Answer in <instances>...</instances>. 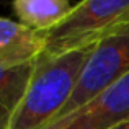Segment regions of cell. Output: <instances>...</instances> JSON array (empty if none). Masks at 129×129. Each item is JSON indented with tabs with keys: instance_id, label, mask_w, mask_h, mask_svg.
I'll return each instance as SVG.
<instances>
[{
	"instance_id": "cell-1",
	"label": "cell",
	"mask_w": 129,
	"mask_h": 129,
	"mask_svg": "<svg viewBox=\"0 0 129 129\" xmlns=\"http://www.w3.org/2000/svg\"><path fill=\"white\" fill-rule=\"evenodd\" d=\"M95 46L39 57L7 129H43L52 123L70 100Z\"/></svg>"
},
{
	"instance_id": "cell-2",
	"label": "cell",
	"mask_w": 129,
	"mask_h": 129,
	"mask_svg": "<svg viewBox=\"0 0 129 129\" xmlns=\"http://www.w3.org/2000/svg\"><path fill=\"white\" fill-rule=\"evenodd\" d=\"M129 26V0H82L56 28L39 33L43 56L93 46Z\"/></svg>"
},
{
	"instance_id": "cell-3",
	"label": "cell",
	"mask_w": 129,
	"mask_h": 129,
	"mask_svg": "<svg viewBox=\"0 0 129 129\" xmlns=\"http://www.w3.org/2000/svg\"><path fill=\"white\" fill-rule=\"evenodd\" d=\"M129 74V26L105 38L93 47L82 75L66 108L56 118L66 116L95 98ZM54 119V121H56Z\"/></svg>"
},
{
	"instance_id": "cell-4",
	"label": "cell",
	"mask_w": 129,
	"mask_h": 129,
	"mask_svg": "<svg viewBox=\"0 0 129 129\" xmlns=\"http://www.w3.org/2000/svg\"><path fill=\"white\" fill-rule=\"evenodd\" d=\"M129 121V74L43 129H111Z\"/></svg>"
},
{
	"instance_id": "cell-5",
	"label": "cell",
	"mask_w": 129,
	"mask_h": 129,
	"mask_svg": "<svg viewBox=\"0 0 129 129\" xmlns=\"http://www.w3.org/2000/svg\"><path fill=\"white\" fill-rule=\"evenodd\" d=\"M43 52L44 43L38 31L20 21L0 16V67L33 64Z\"/></svg>"
},
{
	"instance_id": "cell-6",
	"label": "cell",
	"mask_w": 129,
	"mask_h": 129,
	"mask_svg": "<svg viewBox=\"0 0 129 129\" xmlns=\"http://www.w3.org/2000/svg\"><path fill=\"white\" fill-rule=\"evenodd\" d=\"M70 0H13L20 23L38 33L56 28L72 12Z\"/></svg>"
},
{
	"instance_id": "cell-7",
	"label": "cell",
	"mask_w": 129,
	"mask_h": 129,
	"mask_svg": "<svg viewBox=\"0 0 129 129\" xmlns=\"http://www.w3.org/2000/svg\"><path fill=\"white\" fill-rule=\"evenodd\" d=\"M35 64L0 67V129H7L26 93Z\"/></svg>"
},
{
	"instance_id": "cell-8",
	"label": "cell",
	"mask_w": 129,
	"mask_h": 129,
	"mask_svg": "<svg viewBox=\"0 0 129 129\" xmlns=\"http://www.w3.org/2000/svg\"><path fill=\"white\" fill-rule=\"evenodd\" d=\"M111 129H129V121H124V123L118 124V126H114V127H111Z\"/></svg>"
}]
</instances>
